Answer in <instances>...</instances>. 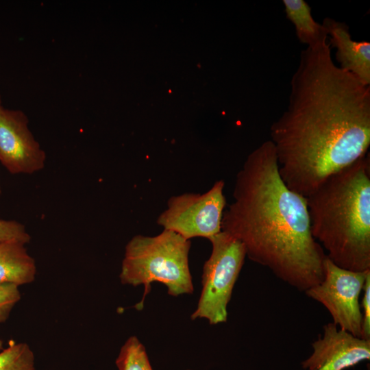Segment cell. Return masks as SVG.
Masks as SVG:
<instances>
[{
    "mask_svg": "<svg viewBox=\"0 0 370 370\" xmlns=\"http://www.w3.org/2000/svg\"><path fill=\"white\" fill-rule=\"evenodd\" d=\"M363 297L361 302L362 328L360 338L365 340L370 339V274L366 278L363 289Z\"/></svg>",
    "mask_w": 370,
    "mask_h": 370,
    "instance_id": "17",
    "label": "cell"
},
{
    "mask_svg": "<svg viewBox=\"0 0 370 370\" xmlns=\"http://www.w3.org/2000/svg\"><path fill=\"white\" fill-rule=\"evenodd\" d=\"M330 47L336 49L335 59L341 69L370 86V42L352 39L349 26L330 17L322 23Z\"/></svg>",
    "mask_w": 370,
    "mask_h": 370,
    "instance_id": "10",
    "label": "cell"
},
{
    "mask_svg": "<svg viewBox=\"0 0 370 370\" xmlns=\"http://www.w3.org/2000/svg\"><path fill=\"white\" fill-rule=\"evenodd\" d=\"M270 136L282 179L306 198L369 153L370 86L334 63L328 40L306 47Z\"/></svg>",
    "mask_w": 370,
    "mask_h": 370,
    "instance_id": "1",
    "label": "cell"
},
{
    "mask_svg": "<svg viewBox=\"0 0 370 370\" xmlns=\"http://www.w3.org/2000/svg\"><path fill=\"white\" fill-rule=\"evenodd\" d=\"M30 241L31 236L24 225L16 221L0 219V243L17 241L26 245Z\"/></svg>",
    "mask_w": 370,
    "mask_h": 370,
    "instance_id": "16",
    "label": "cell"
},
{
    "mask_svg": "<svg viewBox=\"0 0 370 370\" xmlns=\"http://www.w3.org/2000/svg\"><path fill=\"white\" fill-rule=\"evenodd\" d=\"M0 370H37L33 351L26 343L12 342L0 352Z\"/></svg>",
    "mask_w": 370,
    "mask_h": 370,
    "instance_id": "14",
    "label": "cell"
},
{
    "mask_svg": "<svg viewBox=\"0 0 370 370\" xmlns=\"http://www.w3.org/2000/svg\"><path fill=\"white\" fill-rule=\"evenodd\" d=\"M0 106H1V96H0Z\"/></svg>",
    "mask_w": 370,
    "mask_h": 370,
    "instance_id": "19",
    "label": "cell"
},
{
    "mask_svg": "<svg viewBox=\"0 0 370 370\" xmlns=\"http://www.w3.org/2000/svg\"><path fill=\"white\" fill-rule=\"evenodd\" d=\"M306 201L312 235L327 258L345 269L370 270L369 153L327 178Z\"/></svg>",
    "mask_w": 370,
    "mask_h": 370,
    "instance_id": "3",
    "label": "cell"
},
{
    "mask_svg": "<svg viewBox=\"0 0 370 370\" xmlns=\"http://www.w3.org/2000/svg\"><path fill=\"white\" fill-rule=\"evenodd\" d=\"M1 187H0V194H1Z\"/></svg>",
    "mask_w": 370,
    "mask_h": 370,
    "instance_id": "20",
    "label": "cell"
},
{
    "mask_svg": "<svg viewBox=\"0 0 370 370\" xmlns=\"http://www.w3.org/2000/svg\"><path fill=\"white\" fill-rule=\"evenodd\" d=\"M312 346V354L301 363L308 370H343L370 358V339L355 336L333 322L324 325L323 336Z\"/></svg>",
    "mask_w": 370,
    "mask_h": 370,
    "instance_id": "9",
    "label": "cell"
},
{
    "mask_svg": "<svg viewBox=\"0 0 370 370\" xmlns=\"http://www.w3.org/2000/svg\"><path fill=\"white\" fill-rule=\"evenodd\" d=\"M35 260L25 244L17 241L0 243V284L17 286L33 282L36 275Z\"/></svg>",
    "mask_w": 370,
    "mask_h": 370,
    "instance_id": "11",
    "label": "cell"
},
{
    "mask_svg": "<svg viewBox=\"0 0 370 370\" xmlns=\"http://www.w3.org/2000/svg\"><path fill=\"white\" fill-rule=\"evenodd\" d=\"M222 180L214 182L206 193L172 196L167 208L158 217L157 224L190 240L209 239L221 232V221L226 205Z\"/></svg>",
    "mask_w": 370,
    "mask_h": 370,
    "instance_id": "6",
    "label": "cell"
},
{
    "mask_svg": "<svg viewBox=\"0 0 370 370\" xmlns=\"http://www.w3.org/2000/svg\"><path fill=\"white\" fill-rule=\"evenodd\" d=\"M208 240L212 251L203 267L201 292L190 319H205L216 325L227 321V305L246 252L239 241L223 231Z\"/></svg>",
    "mask_w": 370,
    "mask_h": 370,
    "instance_id": "5",
    "label": "cell"
},
{
    "mask_svg": "<svg viewBox=\"0 0 370 370\" xmlns=\"http://www.w3.org/2000/svg\"><path fill=\"white\" fill-rule=\"evenodd\" d=\"M3 349V342L2 340L0 339V350H2Z\"/></svg>",
    "mask_w": 370,
    "mask_h": 370,
    "instance_id": "18",
    "label": "cell"
},
{
    "mask_svg": "<svg viewBox=\"0 0 370 370\" xmlns=\"http://www.w3.org/2000/svg\"><path fill=\"white\" fill-rule=\"evenodd\" d=\"M282 2L286 17L293 23L300 42L309 47L328 40L325 27L314 19L308 3L304 0H283Z\"/></svg>",
    "mask_w": 370,
    "mask_h": 370,
    "instance_id": "12",
    "label": "cell"
},
{
    "mask_svg": "<svg viewBox=\"0 0 370 370\" xmlns=\"http://www.w3.org/2000/svg\"><path fill=\"white\" fill-rule=\"evenodd\" d=\"M45 161L25 114L0 106V162L12 174H32L42 170Z\"/></svg>",
    "mask_w": 370,
    "mask_h": 370,
    "instance_id": "8",
    "label": "cell"
},
{
    "mask_svg": "<svg viewBox=\"0 0 370 370\" xmlns=\"http://www.w3.org/2000/svg\"><path fill=\"white\" fill-rule=\"evenodd\" d=\"M232 196L221 231L243 245L246 256L300 291L321 282L327 256L312 235L306 198L282 179L270 140L247 157Z\"/></svg>",
    "mask_w": 370,
    "mask_h": 370,
    "instance_id": "2",
    "label": "cell"
},
{
    "mask_svg": "<svg viewBox=\"0 0 370 370\" xmlns=\"http://www.w3.org/2000/svg\"><path fill=\"white\" fill-rule=\"evenodd\" d=\"M190 245V240L166 230L153 236L138 234L129 241L119 278L125 285L144 286L143 297L136 308L142 309L153 282L164 284L171 296L193 293L188 265Z\"/></svg>",
    "mask_w": 370,
    "mask_h": 370,
    "instance_id": "4",
    "label": "cell"
},
{
    "mask_svg": "<svg viewBox=\"0 0 370 370\" xmlns=\"http://www.w3.org/2000/svg\"><path fill=\"white\" fill-rule=\"evenodd\" d=\"M19 286L14 284H0V323L5 322L21 299Z\"/></svg>",
    "mask_w": 370,
    "mask_h": 370,
    "instance_id": "15",
    "label": "cell"
},
{
    "mask_svg": "<svg viewBox=\"0 0 370 370\" xmlns=\"http://www.w3.org/2000/svg\"><path fill=\"white\" fill-rule=\"evenodd\" d=\"M369 274L370 270L357 272L341 268L326 257L323 280L305 293L328 310L335 325L360 338L362 310L359 297Z\"/></svg>",
    "mask_w": 370,
    "mask_h": 370,
    "instance_id": "7",
    "label": "cell"
},
{
    "mask_svg": "<svg viewBox=\"0 0 370 370\" xmlns=\"http://www.w3.org/2000/svg\"><path fill=\"white\" fill-rule=\"evenodd\" d=\"M115 363L119 370H153L145 347L136 336L126 340Z\"/></svg>",
    "mask_w": 370,
    "mask_h": 370,
    "instance_id": "13",
    "label": "cell"
}]
</instances>
